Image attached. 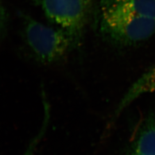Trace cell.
<instances>
[{"label":"cell","instance_id":"7","mask_svg":"<svg viewBox=\"0 0 155 155\" xmlns=\"http://www.w3.org/2000/svg\"><path fill=\"white\" fill-rule=\"evenodd\" d=\"M37 147V144L34 142H31L26 151L24 152V155H34L35 149Z\"/></svg>","mask_w":155,"mask_h":155},{"label":"cell","instance_id":"3","mask_svg":"<svg viewBox=\"0 0 155 155\" xmlns=\"http://www.w3.org/2000/svg\"><path fill=\"white\" fill-rule=\"evenodd\" d=\"M99 28L111 41L130 45L147 40L155 34V19L119 11L100 9Z\"/></svg>","mask_w":155,"mask_h":155},{"label":"cell","instance_id":"4","mask_svg":"<svg viewBox=\"0 0 155 155\" xmlns=\"http://www.w3.org/2000/svg\"><path fill=\"white\" fill-rule=\"evenodd\" d=\"M155 91V64L133 83L117 106L113 118L115 120L128 106L144 94Z\"/></svg>","mask_w":155,"mask_h":155},{"label":"cell","instance_id":"1","mask_svg":"<svg viewBox=\"0 0 155 155\" xmlns=\"http://www.w3.org/2000/svg\"><path fill=\"white\" fill-rule=\"evenodd\" d=\"M21 16L27 43L41 63L61 61L75 48L70 37L61 29L47 25L27 15Z\"/></svg>","mask_w":155,"mask_h":155},{"label":"cell","instance_id":"6","mask_svg":"<svg viewBox=\"0 0 155 155\" xmlns=\"http://www.w3.org/2000/svg\"><path fill=\"white\" fill-rule=\"evenodd\" d=\"M129 152L141 155H155V114L147 117L143 121Z\"/></svg>","mask_w":155,"mask_h":155},{"label":"cell","instance_id":"2","mask_svg":"<svg viewBox=\"0 0 155 155\" xmlns=\"http://www.w3.org/2000/svg\"><path fill=\"white\" fill-rule=\"evenodd\" d=\"M47 18L70 37L77 47L92 15L94 0H35Z\"/></svg>","mask_w":155,"mask_h":155},{"label":"cell","instance_id":"5","mask_svg":"<svg viewBox=\"0 0 155 155\" xmlns=\"http://www.w3.org/2000/svg\"><path fill=\"white\" fill-rule=\"evenodd\" d=\"M100 9L119 11L155 19V0H101Z\"/></svg>","mask_w":155,"mask_h":155},{"label":"cell","instance_id":"8","mask_svg":"<svg viewBox=\"0 0 155 155\" xmlns=\"http://www.w3.org/2000/svg\"><path fill=\"white\" fill-rule=\"evenodd\" d=\"M127 155H139V154H136V153H133V152H129H129H128V153H127Z\"/></svg>","mask_w":155,"mask_h":155}]
</instances>
